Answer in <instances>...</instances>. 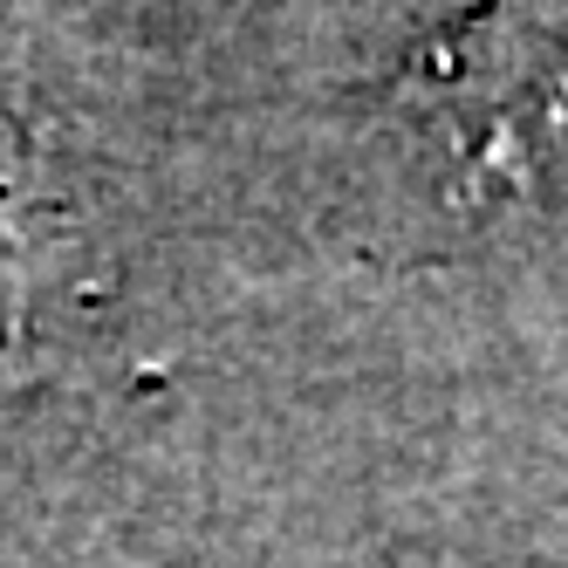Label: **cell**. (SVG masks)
<instances>
[{"label": "cell", "mask_w": 568, "mask_h": 568, "mask_svg": "<svg viewBox=\"0 0 568 568\" xmlns=\"http://www.w3.org/2000/svg\"><path fill=\"white\" fill-rule=\"evenodd\" d=\"M555 568H568V561H555Z\"/></svg>", "instance_id": "1"}]
</instances>
